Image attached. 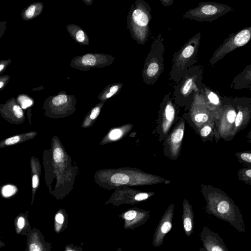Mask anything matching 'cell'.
Returning <instances> with one entry per match:
<instances>
[{
    "mask_svg": "<svg viewBox=\"0 0 251 251\" xmlns=\"http://www.w3.org/2000/svg\"><path fill=\"white\" fill-rule=\"evenodd\" d=\"M151 11L148 3L143 0H136L127 14V29L138 44L145 45L150 36Z\"/></svg>",
    "mask_w": 251,
    "mask_h": 251,
    "instance_id": "6da1fadb",
    "label": "cell"
},
{
    "mask_svg": "<svg viewBox=\"0 0 251 251\" xmlns=\"http://www.w3.org/2000/svg\"><path fill=\"white\" fill-rule=\"evenodd\" d=\"M201 39V33L199 32L174 53L169 80L173 81L175 84H177L185 72L198 62Z\"/></svg>",
    "mask_w": 251,
    "mask_h": 251,
    "instance_id": "7a4b0ae2",
    "label": "cell"
},
{
    "mask_svg": "<svg viewBox=\"0 0 251 251\" xmlns=\"http://www.w3.org/2000/svg\"><path fill=\"white\" fill-rule=\"evenodd\" d=\"M165 46L162 32L153 40L144 62L142 78L148 85L154 84L164 71Z\"/></svg>",
    "mask_w": 251,
    "mask_h": 251,
    "instance_id": "3957f363",
    "label": "cell"
},
{
    "mask_svg": "<svg viewBox=\"0 0 251 251\" xmlns=\"http://www.w3.org/2000/svg\"><path fill=\"white\" fill-rule=\"evenodd\" d=\"M203 73L201 65L193 66L185 72L180 81L173 86L176 101L184 102L193 99L195 92L201 88Z\"/></svg>",
    "mask_w": 251,
    "mask_h": 251,
    "instance_id": "277c9868",
    "label": "cell"
},
{
    "mask_svg": "<svg viewBox=\"0 0 251 251\" xmlns=\"http://www.w3.org/2000/svg\"><path fill=\"white\" fill-rule=\"evenodd\" d=\"M232 10V7L225 4L201 2L197 7L187 11L183 18L197 22H212Z\"/></svg>",
    "mask_w": 251,
    "mask_h": 251,
    "instance_id": "5b68a950",
    "label": "cell"
},
{
    "mask_svg": "<svg viewBox=\"0 0 251 251\" xmlns=\"http://www.w3.org/2000/svg\"><path fill=\"white\" fill-rule=\"evenodd\" d=\"M251 38V26L229 34L215 50L210 60L213 66L229 52L247 44Z\"/></svg>",
    "mask_w": 251,
    "mask_h": 251,
    "instance_id": "8992f818",
    "label": "cell"
},
{
    "mask_svg": "<svg viewBox=\"0 0 251 251\" xmlns=\"http://www.w3.org/2000/svg\"><path fill=\"white\" fill-rule=\"evenodd\" d=\"M114 59V57L110 54L88 53L73 58L70 65L79 71H88L92 68L108 66L112 64Z\"/></svg>",
    "mask_w": 251,
    "mask_h": 251,
    "instance_id": "52a82bcc",
    "label": "cell"
},
{
    "mask_svg": "<svg viewBox=\"0 0 251 251\" xmlns=\"http://www.w3.org/2000/svg\"><path fill=\"white\" fill-rule=\"evenodd\" d=\"M174 217V205H170L162 216L155 228L152 244L154 247H158L164 243L166 234L172 228Z\"/></svg>",
    "mask_w": 251,
    "mask_h": 251,
    "instance_id": "ba28073f",
    "label": "cell"
},
{
    "mask_svg": "<svg viewBox=\"0 0 251 251\" xmlns=\"http://www.w3.org/2000/svg\"><path fill=\"white\" fill-rule=\"evenodd\" d=\"M199 236L206 251H229L220 235L206 226L202 227Z\"/></svg>",
    "mask_w": 251,
    "mask_h": 251,
    "instance_id": "9c48e42d",
    "label": "cell"
},
{
    "mask_svg": "<svg viewBox=\"0 0 251 251\" xmlns=\"http://www.w3.org/2000/svg\"><path fill=\"white\" fill-rule=\"evenodd\" d=\"M26 236V248L25 251H51L50 243L45 239L38 228L33 227Z\"/></svg>",
    "mask_w": 251,
    "mask_h": 251,
    "instance_id": "30bf717a",
    "label": "cell"
},
{
    "mask_svg": "<svg viewBox=\"0 0 251 251\" xmlns=\"http://www.w3.org/2000/svg\"><path fill=\"white\" fill-rule=\"evenodd\" d=\"M75 102L76 99L74 95L67 94L66 91L63 90L50 99L49 106L51 111L70 109L73 107Z\"/></svg>",
    "mask_w": 251,
    "mask_h": 251,
    "instance_id": "8fae6325",
    "label": "cell"
},
{
    "mask_svg": "<svg viewBox=\"0 0 251 251\" xmlns=\"http://www.w3.org/2000/svg\"><path fill=\"white\" fill-rule=\"evenodd\" d=\"M150 217L149 211L136 210L127 211L124 215L125 227L133 229L144 224Z\"/></svg>",
    "mask_w": 251,
    "mask_h": 251,
    "instance_id": "7c38bea8",
    "label": "cell"
},
{
    "mask_svg": "<svg viewBox=\"0 0 251 251\" xmlns=\"http://www.w3.org/2000/svg\"><path fill=\"white\" fill-rule=\"evenodd\" d=\"M1 116L10 124H23L25 117L22 108L17 104L6 105L0 109Z\"/></svg>",
    "mask_w": 251,
    "mask_h": 251,
    "instance_id": "4fadbf2b",
    "label": "cell"
},
{
    "mask_svg": "<svg viewBox=\"0 0 251 251\" xmlns=\"http://www.w3.org/2000/svg\"><path fill=\"white\" fill-rule=\"evenodd\" d=\"M182 223L185 235L190 236L194 231V214L192 207L186 201L183 204Z\"/></svg>",
    "mask_w": 251,
    "mask_h": 251,
    "instance_id": "5bb4252c",
    "label": "cell"
},
{
    "mask_svg": "<svg viewBox=\"0 0 251 251\" xmlns=\"http://www.w3.org/2000/svg\"><path fill=\"white\" fill-rule=\"evenodd\" d=\"M66 29L70 36L77 43L84 46L90 44V39L88 34L80 26L70 24L66 26Z\"/></svg>",
    "mask_w": 251,
    "mask_h": 251,
    "instance_id": "9a60e30c",
    "label": "cell"
},
{
    "mask_svg": "<svg viewBox=\"0 0 251 251\" xmlns=\"http://www.w3.org/2000/svg\"><path fill=\"white\" fill-rule=\"evenodd\" d=\"M30 164L32 183L31 205H33L35 193L39 185L41 169L38 160L34 156L30 158Z\"/></svg>",
    "mask_w": 251,
    "mask_h": 251,
    "instance_id": "2e32d148",
    "label": "cell"
},
{
    "mask_svg": "<svg viewBox=\"0 0 251 251\" xmlns=\"http://www.w3.org/2000/svg\"><path fill=\"white\" fill-rule=\"evenodd\" d=\"M251 65L245 68L239 74L237 75L233 79L231 87L234 89L239 90L243 88H251Z\"/></svg>",
    "mask_w": 251,
    "mask_h": 251,
    "instance_id": "e0dca14e",
    "label": "cell"
},
{
    "mask_svg": "<svg viewBox=\"0 0 251 251\" xmlns=\"http://www.w3.org/2000/svg\"><path fill=\"white\" fill-rule=\"evenodd\" d=\"M29 212L18 214L14 220V226L17 235L26 236L31 230V226L28 218Z\"/></svg>",
    "mask_w": 251,
    "mask_h": 251,
    "instance_id": "ac0fdd59",
    "label": "cell"
},
{
    "mask_svg": "<svg viewBox=\"0 0 251 251\" xmlns=\"http://www.w3.org/2000/svg\"><path fill=\"white\" fill-rule=\"evenodd\" d=\"M37 135L35 131H29L15 135L0 141V149L17 145L33 139Z\"/></svg>",
    "mask_w": 251,
    "mask_h": 251,
    "instance_id": "d6986e66",
    "label": "cell"
},
{
    "mask_svg": "<svg viewBox=\"0 0 251 251\" xmlns=\"http://www.w3.org/2000/svg\"><path fill=\"white\" fill-rule=\"evenodd\" d=\"M123 85V84L121 82L114 83L107 85L100 93L98 99L104 101L117 95L121 91Z\"/></svg>",
    "mask_w": 251,
    "mask_h": 251,
    "instance_id": "ffe728a7",
    "label": "cell"
},
{
    "mask_svg": "<svg viewBox=\"0 0 251 251\" xmlns=\"http://www.w3.org/2000/svg\"><path fill=\"white\" fill-rule=\"evenodd\" d=\"M66 218L62 213L58 212L54 217V230L57 233L61 231L62 229L65 227Z\"/></svg>",
    "mask_w": 251,
    "mask_h": 251,
    "instance_id": "44dd1931",
    "label": "cell"
},
{
    "mask_svg": "<svg viewBox=\"0 0 251 251\" xmlns=\"http://www.w3.org/2000/svg\"><path fill=\"white\" fill-rule=\"evenodd\" d=\"M112 182L116 184H125L129 181V177L126 174L116 173L111 177Z\"/></svg>",
    "mask_w": 251,
    "mask_h": 251,
    "instance_id": "7402d4cb",
    "label": "cell"
},
{
    "mask_svg": "<svg viewBox=\"0 0 251 251\" xmlns=\"http://www.w3.org/2000/svg\"><path fill=\"white\" fill-rule=\"evenodd\" d=\"M17 191L16 186L7 184L3 186L1 189V195L4 197H9L13 196Z\"/></svg>",
    "mask_w": 251,
    "mask_h": 251,
    "instance_id": "603a6c76",
    "label": "cell"
},
{
    "mask_svg": "<svg viewBox=\"0 0 251 251\" xmlns=\"http://www.w3.org/2000/svg\"><path fill=\"white\" fill-rule=\"evenodd\" d=\"M184 131L182 128H178L172 134L171 141L174 144L180 142L183 138Z\"/></svg>",
    "mask_w": 251,
    "mask_h": 251,
    "instance_id": "cb8c5ba5",
    "label": "cell"
},
{
    "mask_svg": "<svg viewBox=\"0 0 251 251\" xmlns=\"http://www.w3.org/2000/svg\"><path fill=\"white\" fill-rule=\"evenodd\" d=\"M18 101L22 109H26L33 104L32 100L24 95L20 96L18 98Z\"/></svg>",
    "mask_w": 251,
    "mask_h": 251,
    "instance_id": "d4e9b609",
    "label": "cell"
},
{
    "mask_svg": "<svg viewBox=\"0 0 251 251\" xmlns=\"http://www.w3.org/2000/svg\"><path fill=\"white\" fill-rule=\"evenodd\" d=\"M64 156L63 150L59 147L55 148L53 151V158L56 163L61 162Z\"/></svg>",
    "mask_w": 251,
    "mask_h": 251,
    "instance_id": "484cf974",
    "label": "cell"
},
{
    "mask_svg": "<svg viewBox=\"0 0 251 251\" xmlns=\"http://www.w3.org/2000/svg\"><path fill=\"white\" fill-rule=\"evenodd\" d=\"M195 121L198 123H205L208 120V116L204 113H198L194 116Z\"/></svg>",
    "mask_w": 251,
    "mask_h": 251,
    "instance_id": "4316f807",
    "label": "cell"
},
{
    "mask_svg": "<svg viewBox=\"0 0 251 251\" xmlns=\"http://www.w3.org/2000/svg\"><path fill=\"white\" fill-rule=\"evenodd\" d=\"M236 113L234 109H231L228 111L226 113V118L228 122L230 123H233L235 122Z\"/></svg>",
    "mask_w": 251,
    "mask_h": 251,
    "instance_id": "83f0119b",
    "label": "cell"
},
{
    "mask_svg": "<svg viewBox=\"0 0 251 251\" xmlns=\"http://www.w3.org/2000/svg\"><path fill=\"white\" fill-rule=\"evenodd\" d=\"M122 131L119 129L112 130L109 134V138L112 140H116L121 137Z\"/></svg>",
    "mask_w": 251,
    "mask_h": 251,
    "instance_id": "f1b7e54d",
    "label": "cell"
},
{
    "mask_svg": "<svg viewBox=\"0 0 251 251\" xmlns=\"http://www.w3.org/2000/svg\"><path fill=\"white\" fill-rule=\"evenodd\" d=\"M36 6L31 5L29 6L25 12L26 17L28 18H31L34 15L36 10Z\"/></svg>",
    "mask_w": 251,
    "mask_h": 251,
    "instance_id": "f546056e",
    "label": "cell"
},
{
    "mask_svg": "<svg viewBox=\"0 0 251 251\" xmlns=\"http://www.w3.org/2000/svg\"><path fill=\"white\" fill-rule=\"evenodd\" d=\"M243 119V113L241 110H239L235 120V126L238 127L240 126Z\"/></svg>",
    "mask_w": 251,
    "mask_h": 251,
    "instance_id": "4dcf8cb0",
    "label": "cell"
},
{
    "mask_svg": "<svg viewBox=\"0 0 251 251\" xmlns=\"http://www.w3.org/2000/svg\"><path fill=\"white\" fill-rule=\"evenodd\" d=\"M211 132V128L208 126H205L200 131V134L202 137L208 135Z\"/></svg>",
    "mask_w": 251,
    "mask_h": 251,
    "instance_id": "1f68e13d",
    "label": "cell"
},
{
    "mask_svg": "<svg viewBox=\"0 0 251 251\" xmlns=\"http://www.w3.org/2000/svg\"><path fill=\"white\" fill-rule=\"evenodd\" d=\"M149 198L148 194L141 193L135 195L134 199L137 201H141L147 199Z\"/></svg>",
    "mask_w": 251,
    "mask_h": 251,
    "instance_id": "d6a6232c",
    "label": "cell"
},
{
    "mask_svg": "<svg viewBox=\"0 0 251 251\" xmlns=\"http://www.w3.org/2000/svg\"><path fill=\"white\" fill-rule=\"evenodd\" d=\"M65 251H82L80 248L70 244L66 247Z\"/></svg>",
    "mask_w": 251,
    "mask_h": 251,
    "instance_id": "836d02e7",
    "label": "cell"
},
{
    "mask_svg": "<svg viewBox=\"0 0 251 251\" xmlns=\"http://www.w3.org/2000/svg\"><path fill=\"white\" fill-rule=\"evenodd\" d=\"M241 158L249 163L251 162V154L250 153H243L241 154Z\"/></svg>",
    "mask_w": 251,
    "mask_h": 251,
    "instance_id": "e575fe53",
    "label": "cell"
},
{
    "mask_svg": "<svg viewBox=\"0 0 251 251\" xmlns=\"http://www.w3.org/2000/svg\"><path fill=\"white\" fill-rule=\"evenodd\" d=\"M160 1L164 6H169L174 2L173 0H160Z\"/></svg>",
    "mask_w": 251,
    "mask_h": 251,
    "instance_id": "d590c367",
    "label": "cell"
},
{
    "mask_svg": "<svg viewBox=\"0 0 251 251\" xmlns=\"http://www.w3.org/2000/svg\"><path fill=\"white\" fill-rule=\"evenodd\" d=\"M82 2L87 5H90L92 4L93 0H83Z\"/></svg>",
    "mask_w": 251,
    "mask_h": 251,
    "instance_id": "8d00e7d4",
    "label": "cell"
},
{
    "mask_svg": "<svg viewBox=\"0 0 251 251\" xmlns=\"http://www.w3.org/2000/svg\"><path fill=\"white\" fill-rule=\"evenodd\" d=\"M246 175L247 176L249 177L250 178L251 177V170L249 169L247 171H246Z\"/></svg>",
    "mask_w": 251,
    "mask_h": 251,
    "instance_id": "74e56055",
    "label": "cell"
},
{
    "mask_svg": "<svg viewBox=\"0 0 251 251\" xmlns=\"http://www.w3.org/2000/svg\"><path fill=\"white\" fill-rule=\"evenodd\" d=\"M5 246V243L0 240V248L3 247Z\"/></svg>",
    "mask_w": 251,
    "mask_h": 251,
    "instance_id": "f35d334b",
    "label": "cell"
},
{
    "mask_svg": "<svg viewBox=\"0 0 251 251\" xmlns=\"http://www.w3.org/2000/svg\"><path fill=\"white\" fill-rule=\"evenodd\" d=\"M4 65L3 64H0V71H1L4 68Z\"/></svg>",
    "mask_w": 251,
    "mask_h": 251,
    "instance_id": "ab89813d",
    "label": "cell"
},
{
    "mask_svg": "<svg viewBox=\"0 0 251 251\" xmlns=\"http://www.w3.org/2000/svg\"><path fill=\"white\" fill-rule=\"evenodd\" d=\"M199 251H206L204 248H203V247H201L200 248Z\"/></svg>",
    "mask_w": 251,
    "mask_h": 251,
    "instance_id": "60d3db41",
    "label": "cell"
},
{
    "mask_svg": "<svg viewBox=\"0 0 251 251\" xmlns=\"http://www.w3.org/2000/svg\"><path fill=\"white\" fill-rule=\"evenodd\" d=\"M3 83L1 81H0V88H1L3 86Z\"/></svg>",
    "mask_w": 251,
    "mask_h": 251,
    "instance_id": "b9f144b4",
    "label": "cell"
},
{
    "mask_svg": "<svg viewBox=\"0 0 251 251\" xmlns=\"http://www.w3.org/2000/svg\"><path fill=\"white\" fill-rule=\"evenodd\" d=\"M117 251H122L121 248H119Z\"/></svg>",
    "mask_w": 251,
    "mask_h": 251,
    "instance_id": "7bdbcfd3",
    "label": "cell"
}]
</instances>
